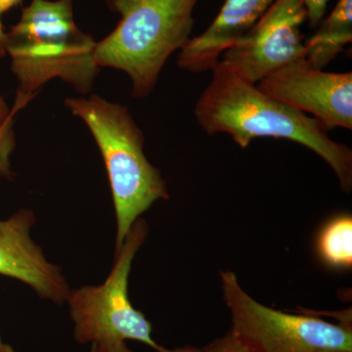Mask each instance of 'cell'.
<instances>
[{
    "mask_svg": "<svg viewBox=\"0 0 352 352\" xmlns=\"http://www.w3.org/2000/svg\"><path fill=\"white\" fill-rule=\"evenodd\" d=\"M319 254L333 267L352 265V219L351 215L336 217L322 229L317 243Z\"/></svg>",
    "mask_w": 352,
    "mask_h": 352,
    "instance_id": "7c38bea8",
    "label": "cell"
},
{
    "mask_svg": "<svg viewBox=\"0 0 352 352\" xmlns=\"http://www.w3.org/2000/svg\"><path fill=\"white\" fill-rule=\"evenodd\" d=\"M11 113V108L8 107L3 97L0 95V126L3 124L4 120L9 117Z\"/></svg>",
    "mask_w": 352,
    "mask_h": 352,
    "instance_id": "ac0fdd59",
    "label": "cell"
},
{
    "mask_svg": "<svg viewBox=\"0 0 352 352\" xmlns=\"http://www.w3.org/2000/svg\"><path fill=\"white\" fill-rule=\"evenodd\" d=\"M65 106L85 122L98 146L110 183L117 233L115 252L141 214L170 199L161 171L146 157L144 134L126 107L99 95L69 97Z\"/></svg>",
    "mask_w": 352,
    "mask_h": 352,
    "instance_id": "3957f363",
    "label": "cell"
},
{
    "mask_svg": "<svg viewBox=\"0 0 352 352\" xmlns=\"http://www.w3.org/2000/svg\"><path fill=\"white\" fill-rule=\"evenodd\" d=\"M256 87L272 98L309 113L328 131L352 129V73L316 69L303 59L278 69Z\"/></svg>",
    "mask_w": 352,
    "mask_h": 352,
    "instance_id": "ba28073f",
    "label": "cell"
},
{
    "mask_svg": "<svg viewBox=\"0 0 352 352\" xmlns=\"http://www.w3.org/2000/svg\"><path fill=\"white\" fill-rule=\"evenodd\" d=\"M36 223V214L30 208L0 219V275L27 285L43 300L63 305L71 291L68 279L32 239Z\"/></svg>",
    "mask_w": 352,
    "mask_h": 352,
    "instance_id": "9c48e42d",
    "label": "cell"
},
{
    "mask_svg": "<svg viewBox=\"0 0 352 352\" xmlns=\"http://www.w3.org/2000/svg\"><path fill=\"white\" fill-rule=\"evenodd\" d=\"M220 276L231 330L254 352H352L351 321L332 323L273 309L248 295L233 272Z\"/></svg>",
    "mask_w": 352,
    "mask_h": 352,
    "instance_id": "8992f818",
    "label": "cell"
},
{
    "mask_svg": "<svg viewBox=\"0 0 352 352\" xmlns=\"http://www.w3.org/2000/svg\"><path fill=\"white\" fill-rule=\"evenodd\" d=\"M197 102L195 117L208 135L226 133L241 148L254 139H287L305 146L332 168L346 193L352 189V150L336 142L318 120L272 98L219 61Z\"/></svg>",
    "mask_w": 352,
    "mask_h": 352,
    "instance_id": "6da1fadb",
    "label": "cell"
},
{
    "mask_svg": "<svg viewBox=\"0 0 352 352\" xmlns=\"http://www.w3.org/2000/svg\"><path fill=\"white\" fill-rule=\"evenodd\" d=\"M200 0H106L120 14L117 27L96 41L94 61L131 78L132 95L144 98L156 87L168 58L190 38Z\"/></svg>",
    "mask_w": 352,
    "mask_h": 352,
    "instance_id": "277c9868",
    "label": "cell"
},
{
    "mask_svg": "<svg viewBox=\"0 0 352 352\" xmlns=\"http://www.w3.org/2000/svg\"><path fill=\"white\" fill-rule=\"evenodd\" d=\"M305 20L302 0H276L245 36L224 51L220 61L256 85L278 69L305 59L300 32Z\"/></svg>",
    "mask_w": 352,
    "mask_h": 352,
    "instance_id": "52a82bcc",
    "label": "cell"
},
{
    "mask_svg": "<svg viewBox=\"0 0 352 352\" xmlns=\"http://www.w3.org/2000/svg\"><path fill=\"white\" fill-rule=\"evenodd\" d=\"M163 352H254L251 346L244 342L232 330L229 331L224 337L214 340L204 347L185 346L176 349H166Z\"/></svg>",
    "mask_w": 352,
    "mask_h": 352,
    "instance_id": "5bb4252c",
    "label": "cell"
},
{
    "mask_svg": "<svg viewBox=\"0 0 352 352\" xmlns=\"http://www.w3.org/2000/svg\"><path fill=\"white\" fill-rule=\"evenodd\" d=\"M275 1L226 0L212 24L180 50L178 67L191 73L210 71L224 51L245 36Z\"/></svg>",
    "mask_w": 352,
    "mask_h": 352,
    "instance_id": "30bf717a",
    "label": "cell"
},
{
    "mask_svg": "<svg viewBox=\"0 0 352 352\" xmlns=\"http://www.w3.org/2000/svg\"><path fill=\"white\" fill-rule=\"evenodd\" d=\"M317 27L305 41V60L312 68L323 69L351 43L352 0H338L332 13Z\"/></svg>",
    "mask_w": 352,
    "mask_h": 352,
    "instance_id": "8fae6325",
    "label": "cell"
},
{
    "mask_svg": "<svg viewBox=\"0 0 352 352\" xmlns=\"http://www.w3.org/2000/svg\"><path fill=\"white\" fill-rule=\"evenodd\" d=\"M24 0H0V58L6 56L7 32L4 29L2 17L15 7L21 6Z\"/></svg>",
    "mask_w": 352,
    "mask_h": 352,
    "instance_id": "2e32d148",
    "label": "cell"
},
{
    "mask_svg": "<svg viewBox=\"0 0 352 352\" xmlns=\"http://www.w3.org/2000/svg\"><path fill=\"white\" fill-rule=\"evenodd\" d=\"M16 115L12 112L0 126V177L12 180L14 171L11 157L16 147V135L14 131V120Z\"/></svg>",
    "mask_w": 352,
    "mask_h": 352,
    "instance_id": "4fadbf2b",
    "label": "cell"
},
{
    "mask_svg": "<svg viewBox=\"0 0 352 352\" xmlns=\"http://www.w3.org/2000/svg\"><path fill=\"white\" fill-rule=\"evenodd\" d=\"M307 10V20L310 27L316 28L324 19L329 0H302Z\"/></svg>",
    "mask_w": 352,
    "mask_h": 352,
    "instance_id": "9a60e30c",
    "label": "cell"
},
{
    "mask_svg": "<svg viewBox=\"0 0 352 352\" xmlns=\"http://www.w3.org/2000/svg\"><path fill=\"white\" fill-rule=\"evenodd\" d=\"M149 227L144 219L134 222L124 244L115 252L113 267L99 285L71 289L67 298L74 340L80 346L134 340L163 352L153 339L152 324L133 307L129 295L132 263L145 243Z\"/></svg>",
    "mask_w": 352,
    "mask_h": 352,
    "instance_id": "5b68a950",
    "label": "cell"
},
{
    "mask_svg": "<svg viewBox=\"0 0 352 352\" xmlns=\"http://www.w3.org/2000/svg\"><path fill=\"white\" fill-rule=\"evenodd\" d=\"M0 352H15L10 344L2 340L1 336H0Z\"/></svg>",
    "mask_w": 352,
    "mask_h": 352,
    "instance_id": "d6986e66",
    "label": "cell"
},
{
    "mask_svg": "<svg viewBox=\"0 0 352 352\" xmlns=\"http://www.w3.org/2000/svg\"><path fill=\"white\" fill-rule=\"evenodd\" d=\"M90 352H132L126 342H113V344H94L90 347Z\"/></svg>",
    "mask_w": 352,
    "mask_h": 352,
    "instance_id": "e0dca14e",
    "label": "cell"
},
{
    "mask_svg": "<svg viewBox=\"0 0 352 352\" xmlns=\"http://www.w3.org/2000/svg\"><path fill=\"white\" fill-rule=\"evenodd\" d=\"M95 44L76 24L74 0H32L7 32L6 55L18 82L11 112L17 115L54 78L89 94L100 72Z\"/></svg>",
    "mask_w": 352,
    "mask_h": 352,
    "instance_id": "7a4b0ae2",
    "label": "cell"
}]
</instances>
